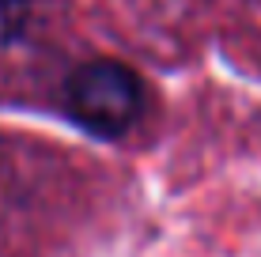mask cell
<instances>
[{
	"instance_id": "cell-1",
	"label": "cell",
	"mask_w": 261,
	"mask_h": 257,
	"mask_svg": "<svg viewBox=\"0 0 261 257\" xmlns=\"http://www.w3.org/2000/svg\"><path fill=\"white\" fill-rule=\"evenodd\" d=\"M61 106L76 125L98 136H125L148 110L144 79L121 61H87L61 87Z\"/></svg>"
},
{
	"instance_id": "cell-2",
	"label": "cell",
	"mask_w": 261,
	"mask_h": 257,
	"mask_svg": "<svg viewBox=\"0 0 261 257\" xmlns=\"http://www.w3.org/2000/svg\"><path fill=\"white\" fill-rule=\"evenodd\" d=\"M31 26V0H0V46L23 38Z\"/></svg>"
}]
</instances>
